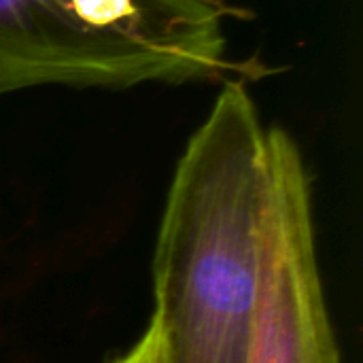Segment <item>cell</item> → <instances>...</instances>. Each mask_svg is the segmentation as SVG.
<instances>
[{
  "instance_id": "cell-1",
  "label": "cell",
  "mask_w": 363,
  "mask_h": 363,
  "mask_svg": "<svg viewBox=\"0 0 363 363\" xmlns=\"http://www.w3.org/2000/svg\"><path fill=\"white\" fill-rule=\"evenodd\" d=\"M270 125L223 87L168 187L153 253L157 363H249Z\"/></svg>"
},
{
  "instance_id": "cell-2",
  "label": "cell",
  "mask_w": 363,
  "mask_h": 363,
  "mask_svg": "<svg viewBox=\"0 0 363 363\" xmlns=\"http://www.w3.org/2000/svg\"><path fill=\"white\" fill-rule=\"evenodd\" d=\"M223 0H0V96L230 81Z\"/></svg>"
},
{
  "instance_id": "cell-3",
  "label": "cell",
  "mask_w": 363,
  "mask_h": 363,
  "mask_svg": "<svg viewBox=\"0 0 363 363\" xmlns=\"http://www.w3.org/2000/svg\"><path fill=\"white\" fill-rule=\"evenodd\" d=\"M249 363H340L325 304L311 177L300 147L270 125L257 236Z\"/></svg>"
},
{
  "instance_id": "cell-4",
  "label": "cell",
  "mask_w": 363,
  "mask_h": 363,
  "mask_svg": "<svg viewBox=\"0 0 363 363\" xmlns=\"http://www.w3.org/2000/svg\"><path fill=\"white\" fill-rule=\"evenodd\" d=\"M113 363H157V336H155L153 325L149 323L140 340L123 357H119Z\"/></svg>"
}]
</instances>
